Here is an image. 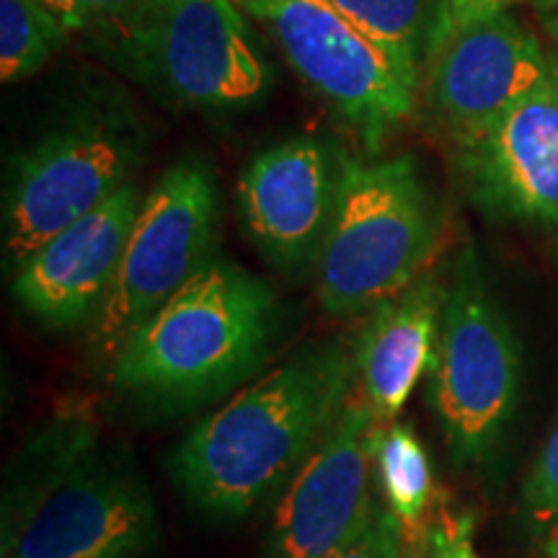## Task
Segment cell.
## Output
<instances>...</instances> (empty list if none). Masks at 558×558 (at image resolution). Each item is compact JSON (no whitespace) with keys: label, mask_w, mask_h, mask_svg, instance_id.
<instances>
[{"label":"cell","mask_w":558,"mask_h":558,"mask_svg":"<svg viewBox=\"0 0 558 558\" xmlns=\"http://www.w3.org/2000/svg\"><path fill=\"white\" fill-rule=\"evenodd\" d=\"M458 163L488 213L558 226V62L492 130L458 148Z\"/></svg>","instance_id":"obj_14"},{"label":"cell","mask_w":558,"mask_h":558,"mask_svg":"<svg viewBox=\"0 0 558 558\" xmlns=\"http://www.w3.org/2000/svg\"><path fill=\"white\" fill-rule=\"evenodd\" d=\"M522 349L488 290L476 248L465 246L445 288L429 403L458 465L484 463L499 448L520 403Z\"/></svg>","instance_id":"obj_5"},{"label":"cell","mask_w":558,"mask_h":558,"mask_svg":"<svg viewBox=\"0 0 558 558\" xmlns=\"http://www.w3.org/2000/svg\"><path fill=\"white\" fill-rule=\"evenodd\" d=\"M158 533L135 458L73 418L21 452L3 497L0 558H145Z\"/></svg>","instance_id":"obj_2"},{"label":"cell","mask_w":558,"mask_h":558,"mask_svg":"<svg viewBox=\"0 0 558 558\" xmlns=\"http://www.w3.org/2000/svg\"><path fill=\"white\" fill-rule=\"evenodd\" d=\"M522 509L535 527L546 530V535L558 530V418L522 488Z\"/></svg>","instance_id":"obj_20"},{"label":"cell","mask_w":558,"mask_h":558,"mask_svg":"<svg viewBox=\"0 0 558 558\" xmlns=\"http://www.w3.org/2000/svg\"><path fill=\"white\" fill-rule=\"evenodd\" d=\"M424 558H481L473 548V518L442 512L429 525Z\"/></svg>","instance_id":"obj_23"},{"label":"cell","mask_w":558,"mask_h":558,"mask_svg":"<svg viewBox=\"0 0 558 558\" xmlns=\"http://www.w3.org/2000/svg\"><path fill=\"white\" fill-rule=\"evenodd\" d=\"M326 558H409V546L407 538H403L401 522L380 499L375 518L369 520L365 533Z\"/></svg>","instance_id":"obj_21"},{"label":"cell","mask_w":558,"mask_h":558,"mask_svg":"<svg viewBox=\"0 0 558 558\" xmlns=\"http://www.w3.org/2000/svg\"><path fill=\"white\" fill-rule=\"evenodd\" d=\"M375 486L396 520L401 522L409 556H424L427 514L435 499V471L427 448L407 422L378 424L375 432Z\"/></svg>","instance_id":"obj_16"},{"label":"cell","mask_w":558,"mask_h":558,"mask_svg":"<svg viewBox=\"0 0 558 558\" xmlns=\"http://www.w3.org/2000/svg\"><path fill=\"white\" fill-rule=\"evenodd\" d=\"M554 62L509 11L471 21L429 52V101L456 150L533 94Z\"/></svg>","instance_id":"obj_11"},{"label":"cell","mask_w":558,"mask_h":558,"mask_svg":"<svg viewBox=\"0 0 558 558\" xmlns=\"http://www.w3.org/2000/svg\"><path fill=\"white\" fill-rule=\"evenodd\" d=\"M70 34H94L107 39L128 29L156 0H39Z\"/></svg>","instance_id":"obj_19"},{"label":"cell","mask_w":558,"mask_h":558,"mask_svg":"<svg viewBox=\"0 0 558 558\" xmlns=\"http://www.w3.org/2000/svg\"><path fill=\"white\" fill-rule=\"evenodd\" d=\"M354 388V339L303 349L186 432L169 463L173 484L207 518H248L295 478Z\"/></svg>","instance_id":"obj_1"},{"label":"cell","mask_w":558,"mask_h":558,"mask_svg":"<svg viewBox=\"0 0 558 558\" xmlns=\"http://www.w3.org/2000/svg\"><path fill=\"white\" fill-rule=\"evenodd\" d=\"M538 19L550 37L558 39V0H535Z\"/></svg>","instance_id":"obj_24"},{"label":"cell","mask_w":558,"mask_h":558,"mask_svg":"<svg viewBox=\"0 0 558 558\" xmlns=\"http://www.w3.org/2000/svg\"><path fill=\"white\" fill-rule=\"evenodd\" d=\"M439 226L414 158L339 156L337 202L320 243L318 303L362 316L427 275Z\"/></svg>","instance_id":"obj_4"},{"label":"cell","mask_w":558,"mask_h":558,"mask_svg":"<svg viewBox=\"0 0 558 558\" xmlns=\"http://www.w3.org/2000/svg\"><path fill=\"white\" fill-rule=\"evenodd\" d=\"M218 186L197 158L179 160L145 194L107 303L90 320V352L111 362L132 333L215 262Z\"/></svg>","instance_id":"obj_7"},{"label":"cell","mask_w":558,"mask_h":558,"mask_svg":"<svg viewBox=\"0 0 558 558\" xmlns=\"http://www.w3.org/2000/svg\"><path fill=\"white\" fill-rule=\"evenodd\" d=\"M378 418L360 386L318 448L279 494L264 558H326L357 541L375 518Z\"/></svg>","instance_id":"obj_10"},{"label":"cell","mask_w":558,"mask_h":558,"mask_svg":"<svg viewBox=\"0 0 558 558\" xmlns=\"http://www.w3.org/2000/svg\"><path fill=\"white\" fill-rule=\"evenodd\" d=\"M239 0H156L111 34L120 65L181 109L241 111L267 99L275 70Z\"/></svg>","instance_id":"obj_6"},{"label":"cell","mask_w":558,"mask_h":558,"mask_svg":"<svg viewBox=\"0 0 558 558\" xmlns=\"http://www.w3.org/2000/svg\"><path fill=\"white\" fill-rule=\"evenodd\" d=\"M520 3H530V0H437L424 60H427V54L435 52L445 39H450L452 34L463 29L471 21L494 16V13H505Z\"/></svg>","instance_id":"obj_22"},{"label":"cell","mask_w":558,"mask_h":558,"mask_svg":"<svg viewBox=\"0 0 558 558\" xmlns=\"http://www.w3.org/2000/svg\"><path fill=\"white\" fill-rule=\"evenodd\" d=\"M288 65L362 137L369 153L414 114L418 86L386 47L331 0H239Z\"/></svg>","instance_id":"obj_8"},{"label":"cell","mask_w":558,"mask_h":558,"mask_svg":"<svg viewBox=\"0 0 558 558\" xmlns=\"http://www.w3.org/2000/svg\"><path fill=\"white\" fill-rule=\"evenodd\" d=\"M337 9L369 34L396 62L422 81V58L432 29V0H331Z\"/></svg>","instance_id":"obj_17"},{"label":"cell","mask_w":558,"mask_h":558,"mask_svg":"<svg viewBox=\"0 0 558 558\" xmlns=\"http://www.w3.org/2000/svg\"><path fill=\"white\" fill-rule=\"evenodd\" d=\"M339 158L316 140L295 137L251 158L239 181L248 239L271 264L298 269L318 259L337 202Z\"/></svg>","instance_id":"obj_13"},{"label":"cell","mask_w":558,"mask_h":558,"mask_svg":"<svg viewBox=\"0 0 558 558\" xmlns=\"http://www.w3.org/2000/svg\"><path fill=\"white\" fill-rule=\"evenodd\" d=\"M70 32L39 0H0V78L16 83L39 73Z\"/></svg>","instance_id":"obj_18"},{"label":"cell","mask_w":558,"mask_h":558,"mask_svg":"<svg viewBox=\"0 0 558 558\" xmlns=\"http://www.w3.org/2000/svg\"><path fill=\"white\" fill-rule=\"evenodd\" d=\"M442 303V284L432 275H422L399 295L369 311L354 337L357 386L378 424L396 422L416 383L429 373Z\"/></svg>","instance_id":"obj_15"},{"label":"cell","mask_w":558,"mask_h":558,"mask_svg":"<svg viewBox=\"0 0 558 558\" xmlns=\"http://www.w3.org/2000/svg\"><path fill=\"white\" fill-rule=\"evenodd\" d=\"M275 320L267 284L215 259L124 341L109 362L111 383L150 407H202L264 365Z\"/></svg>","instance_id":"obj_3"},{"label":"cell","mask_w":558,"mask_h":558,"mask_svg":"<svg viewBox=\"0 0 558 558\" xmlns=\"http://www.w3.org/2000/svg\"><path fill=\"white\" fill-rule=\"evenodd\" d=\"M546 556H548V558H558V530H554V533H548Z\"/></svg>","instance_id":"obj_25"},{"label":"cell","mask_w":558,"mask_h":558,"mask_svg":"<svg viewBox=\"0 0 558 558\" xmlns=\"http://www.w3.org/2000/svg\"><path fill=\"white\" fill-rule=\"evenodd\" d=\"M145 194L124 184L114 197L47 241L13 269V298L50 329H75L107 303Z\"/></svg>","instance_id":"obj_12"},{"label":"cell","mask_w":558,"mask_h":558,"mask_svg":"<svg viewBox=\"0 0 558 558\" xmlns=\"http://www.w3.org/2000/svg\"><path fill=\"white\" fill-rule=\"evenodd\" d=\"M140 160L135 130L86 117L41 137L16 160L3 199V259L16 269L34 251L114 197Z\"/></svg>","instance_id":"obj_9"}]
</instances>
